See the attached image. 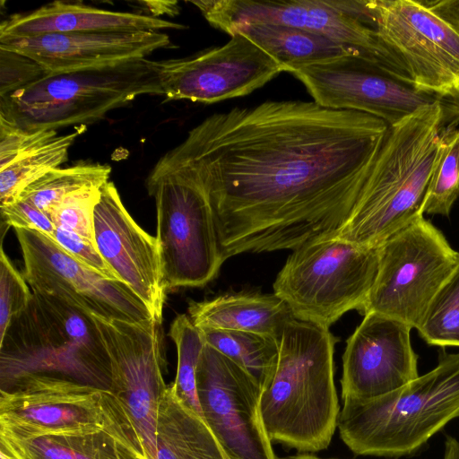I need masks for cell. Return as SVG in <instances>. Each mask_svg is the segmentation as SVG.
Listing matches in <instances>:
<instances>
[{
	"mask_svg": "<svg viewBox=\"0 0 459 459\" xmlns=\"http://www.w3.org/2000/svg\"><path fill=\"white\" fill-rule=\"evenodd\" d=\"M388 125L314 100L214 113L169 152L202 184L224 259L337 238Z\"/></svg>",
	"mask_w": 459,
	"mask_h": 459,
	"instance_id": "1",
	"label": "cell"
},
{
	"mask_svg": "<svg viewBox=\"0 0 459 459\" xmlns=\"http://www.w3.org/2000/svg\"><path fill=\"white\" fill-rule=\"evenodd\" d=\"M459 125V97L423 107L388 126L370 160L359 201L338 238L379 247L423 213L442 139Z\"/></svg>",
	"mask_w": 459,
	"mask_h": 459,
	"instance_id": "2",
	"label": "cell"
},
{
	"mask_svg": "<svg viewBox=\"0 0 459 459\" xmlns=\"http://www.w3.org/2000/svg\"><path fill=\"white\" fill-rule=\"evenodd\" d=\"M328 328L293 318L282 333L274 371L260 408L272 443L299 453L326 449L341 411L334 384V345Z\"/></svg>",
	"mask_w": 459,
	"mask_h": 459,
	"instance_id": "3",
	"label": "cell"
},
{
	"mask_svg": "<svg viewBox=\"0 0 459 459\" xmlns=\"http://www.w3.org/2000/svg\"><path fill=\"white\" fill-rule=\"evenodd\" d=\"M36 377L108 392L112 368L91 316L58 298L32 291L29 306L0 340V391Z\"/></svg>",
	"mask_w": 459,
	"mask_h": 459,
	"instance_id": "4",
	"label": "cell"
},
{
	"mask_svg": "<svg viewBox=\"0 0 459 459\" xmlns=\"http://www.w3.org/2000/svg\"><path fill=\"white\" fill-rule=\"evenodd\" d=\"M342 403L337 429L353 454L412 455L459 417V353H441L432 370L391 393Z\"/></svg>",
	"mask_w": 459,
	"mask_h": 459,
	"instance_id": "5",
	"label": "cell"
},
{
	"mask_svg": "<svg viewBox=\"0 0 459 459\" xmlns=\"http://www.w3.org/2000/svg\"><path fill=\"white\" fill-rule=\"evenodd\" d=\"M91 317L112 368L110 389L101 391L104 429L134 458L157 459V414L168 387L161 323Z\"/></svg>",
	"mask_w": 459,
	"mask_h": 459,
	"instance_id": "6",
	"label": "cell"
},
{
	"mask_svg": "<svg viewBox=\"0 0 459 459\" xmlns=\"http://www.w3.org/2000/svg\"><path fill=\"white\" fill-rule=\"evenodd\" d=\"M143 95L163 96L157 61L48 75L0 98V119L28 131L86 126Z\"/></svg>",
	"mask_w": 459,
	"mask_h": 459,
	"instance_id": "7",
	"label": "cell"
},
{
	"mask_svg": "<svg viewBox=\"0 0 459 459\" xmlns=\"http://www.w3.org/2000/svg\"><path fill=\"white\" fill-rule=\"evenodd\" d=\"M145 186L155 202V237L167 290L205 286L225 259L204 186L169 152L151 169Z\"/></svg>",
	"mask_w": 459,
	"mask_h": 459,
	"instance_id": "8",
	"label": "cell"
},
{
	"mask_svg": "<svg viewBox=\"0 0 459 459\" xmlns=\"http://www.w3.org/2000/svg\"><path fill=\"white\" fill-rule=\"evenodd\" d=\"M379 266V247L338 238L292 250L273 282V293L297 319L328 328L350 310L364 314Z\"/></svg>",
	"mask_w": 459,
	"mask_h": 459,
	"instance_id": "9",
	"label": "cell"
},
{
	"mask_svg": "<svg viewBox=\"0 0 459 459\" xmlns=\"http://www.w3.org/2000/svg\"><path fill=\"white\" fill-rule=\"evenodd\" d=\"M457 255L442 232L419 217L379 246L378 272L363 315L382 314L418 330Z\"/></svg>",
	"mask_w": 459,
	"mask_h": 459,
	"instance_id": "10",
	"label": "cell"
},
{
	"mask_svg": "<svg viewBox=\"0 0 459 459\" xmlns=\"http://www.w3.org/2000/svg\"><path fill=\"white\" fill-rule=\"evenodd\" d=\"M290 74L304 84L317 104L368 114L388 126L423 107L459 97L419 90L384 62L364 53L307 65Z\"/></svg>",
	"mask_w": 459,
	"mask_h": 459,
	"instance_id": "11",
	"label": "cell"
},
{
	"mask_svg": "<svg viewBox=\"0 0 459 459\" xmlns=\"http://www.w3.org/2000/svg\"><path fill=\"white\" fill-rule=\"evenodd\" d=\"M215 29L230 33L237 26L267 23L325 35L358 48L404 73L380 43L369 0H200L189 1Z\"/></svg>",
	"mask_w": 459,
	"mask_h": 459,
	"instance_id": "12",
	"label": "cell"
},
{
	"mask_svg": "<svg viewBox=\"0 0 459 459\" xmlns=\"http://www.w3.org/2000/svg\"><path fill=\"white\" fill-rule=\"evenodd\" d=\"M375 30L411 83L441 96H459V33L414 0H369Z\"/></svg>",
	"mask_w": 459,
	"mask_h": 459,
	"instance_id": "13",
	"label": "cell"
},
{
	"mask_svg": "<svg viewBox=\"0 0 459 459\" xmlns=\"http://www.w3.org/2000/svg\"><path fill=\"white\" fill-rule=\"evenodd\" d=\"M22 274L32 291L58 298L89 316L133 323L153 319L125 282L108 279L74 259L45 233L14 229Z\"/></svg>",
	"mask_w": 459,
	"mask_h": 459,
	"instance_id": "14",
	"label": "cell"
},
{
	"mask_svg": "<svg viewBox=\"0 0 459 459\" xmlns=\"http://www.w3.org/2000/svg\"><path fill=\"white\" fill-rule=\"evenodd\" d=\"M196 391L202 418L229 459H276L262 418L261 386L206 343L196 368Z\"/></svg>",
	"mask_w": 459,
	"mask_h": 459,
	"instance_id": "15",
	"label": "cell"
},
{
	"mask_svg": "<svg viewBox=\"0 0 459 459\" xmlns=\"http://www.w3.org/2000/svg\"><path fill=\"white\" fill-rule=\"evenodd\" d=\"M163 96L211 104L242 97L286 68L243 33L196 55L157 61Z\"/></svg>",
	"mask_w": 459,
	"mask_h": 459,
	"instance_id": "16",
	"label": "cell"
},
{
	"mask_svg": "<svg viewBox=\"0 0 459 459\" xmlns=\"http://www.w3.org/2000/svg\"><path fill=\"white\" fill-rule=\"evenodd\" d=\"M101 391L66 381L26 379L0 391V431L14 440L104 429Z\"/></svg>",
	"mask_w": 459,
	"mask_h": 459,
	"instance_id": "17",
	"label": "cell"
},
{
	"mask_svg": "<svg viewBox=\"0 0 459 459\" xmlns=\"http://www.w3.org/2000/svg\"><path fill=\"white\" fill-rule=\"evenodd\" d=\"M412 328L368 312L348 338L342 355V399L362 401L391 393L419 377Z\"/></svg>",
	"mask_w": 459,
	"mask_h": 459,
	"instance_id": "18",
	"label": "cell"
},
{
	"mask_svg": "<svg viewBox=\"0 0 459 459\" xmlns=\"http://www.w3.org/2000/svg\"><path fill=\"white\" fill-rule=\"evenodd\" d=\"M94 242L103 259L161 323L166 302L160 244L125 207L113 182L100 188L93 218Z\"/></svg>",
	"mask_w": 459,
	"mask_h": 459,
	"instance_id": "19",
	"label": "cell"
},
{
	"mask_svg": "<svg viewBox=\"0 0 459 459\" xmlns=\"http://www.w3.org/2000/svg\"><path fill=\"white\" fill-rule=\"evenodd\" d=\"M171 45L162 31L53 33L0 42V48L26 56L48 75L101 69L136 59Z\"/></svg>",
	"mask_w": 459,
	"mask_h": 459,
	"instance_id": "20",
	"label": "cell"
},
{
	"mask_svg": "<svg viewBox=\"0 0 459 459\" xmlns=\"http://www.w3.org/2000/svg\"><path fill=\"white\" fill-rule=\"evenodd\" d=\"M186 28L184 24L148 14L106 10L80 2L55 1L3 21L0 42L53 33L160 31Z\"/></svg>",
	"mask_w": 459,
	"mask_h": 459,
	"instance_id": "21",
	"label": "cell"
},
{
	"mask_svg": "<svg viewBox=\"0 0 459 459\" xmlns=\"http://www.w3.org/2000/svg\"><path fill=\"white\" fill-rule=\"evenodd\" d=\"M187 311L198 329L248 332L279 341L286 325L295 318L288 305L274 293H227L212 299L190 301Z\"/></svg>",
	"mask_w": 459,
	"mask_h": 459,
	"instance_id": "22",
	"label": "cell"
},
{
	"mask_svg": "<svg viewBox=\"0 0 459 459\" xmlns=\"http://www.w3.org/2000/svg\"><path fill=\"white\" fill-rule=\"evenodd\" d=\"M156 455L157 459H229L204 419L177 397L171 384L159 404Z\"/></svg>",
	"mask_w": 459,
	"mask_h": 459,
	"instance_id": "23",
	"label": "cell"
},
{
	"mask_svg": "<svg viewBox=\"0 0 459 459\" xmlns=\"http://www.w3.org/2000/svg\"><path fill=\"white\" fill-rule=\"evenodd\" d=\"M238 32L261 47L288 73L307 65L349 54L364 53L325 35L295 27L248 23L235 27L229 35Z\"/></svg>",
	"mask_w": 459,
	"mask_h": 459,
	"instance_id": "24",
	"label": "cell"
},
{
	"mask_svg": "<svg viewBox=\"0 0 459 459\" xmlns=\"http://www.w3.org/2000/svg\"><path fill=\"white\" fill-rule=\"evenodd\" d=\"M85 127L78 126L69 134H56L29 149L0 169V207L13 204L27 186L59 168L67 160L75 138Z\"/></svg>",
	"mask_w": 459,
	"mask_h": 459,
	"instance_id": "25",
	"label": "cell"
},
{
	"mask_svg": "<svg viewBox=\"0 0 459 459\" xmlns=\"http://www.w3.org/2000/svg\"><path fill=\"white\" fill-rule=\"evenodd\" d=\"M13 440L29 459H136L105 429Z\"/></svg>",
	"mask_w": 459,
	"mask_h": 459,
	"instance_id": "26",
	"label": "cell"
},
{
	"mask_svg": "<svg viewBox=\"0 0 459 459\" xmlns=\"http://www.w3.org/2000/svg\"><path fill=\"white\" fill-rule=\"evenodd\" d=\"M204 342L246 370L261 386L271 378L278 359L280 341L267 335L223 329H199Z\"/></svg>",
	"mask_w": 459,
	"mask_h": 459,
	"instance_id": "27",
	"label": "cell"
},
{
	"mask_svg": "<svg viewBox=\"0 0 459 459\" xmlns=\"http://www.w3.org/2000/svg\"><path fill=\"white\" fill-rule=\"evenodd\" d=\"M110 172V166L99 163L57 168L27 186L17 200L28 201L48 215L67 196L101 188L109 181Z\"/></svg>",
	"mask_w": 459,
	"mask_h": 459,
	"instance_id": "28",
	"label": "cell"
},
{
	"mask_svg": "<svg viewBox=\"0 0 459 459\" xmlns=\"http://www.w3.org/2000/svg\"><path fill=\"white\" fill-rule=\"evenodd\" d=\"M169 335L178 354L177 373L171 384L177 397L202 417L196 391V368L205 344L201 331L188 315H178L170 325Z\"/></svg>",
	"mask_w": 459,
	"mask_h": 459,
	"instance_id": "29",
	"label": "cell"
},
{
	"mask_svg": "<svg viewBox=\"0 0 459 459\" xmlns=\"http://www.w3.org/2000/svg\"><path fill=\"white\" fill-rule=\"evenodd\" d=\"M459 196V129L443 137L438 157L429 178L423 213L448 216Z\"/></svg>",
	"mask_w": 459,
	"mask_h": 459,
	"instance_id": "30",
	"label": "cell"
},
{
	"mask_svg": "<svg viewBox=\"0 0 459 459\" xmlns=\"http://www.w3.org/2000/svg\"><path fill=\"white\" fill-rule=\"evenodd\" d=\"M418 332L430 345L459 347V252L456 267L432 300Z\"/></svg>",
	"mask_w": 459,
	"mask_h": 459,
	"instance_id": "31",
	"label": "cell"
},
{
	"mask_svg": "<svg viewBox=\"0 0 459 459\" xmlns=\"http://www.w3.org/2000/svg\"><path fill=\"white\" fill-rule=\"evenodd\" d=\"M100 197V188L77 192L54 207L48 216L56 228L73 231L94 242L93 218Z\"/></svg>",
	"mask_w": 459,
	"mask_h": 459,
	"instance_id": "32",
	"label": "cell"
},
{
	"mask_svg": "<svg viewBox=\"0 0 459 459\" xmlns=\"http://www.w3.org/2000/svg\"><path fill=\"white\" fill-rule=\"evenodd\" d=\"M32 297V290L5 254L0 248V340L12 320L24 311Z\"/></svg>",
	"mask_w": 459,
	"mask_h": 459,
	"instance_id": "33",
	"label": "cell"
},
{
	"mask_svg": "<svg viewBox=\"0 0 459 459\" xmlns=\"http://www.w3.org/2000/svg\"><path fill=\"white\" fill-rule=\"evenodd\" d=\"M0 98L38 82L48 74L34 60L0 48Z\"/></svg>",
	"mask_w": 459,
	"mask_h": 459,
	"instance_id": "34",
	"label": "cell"
},
{
	"mask_svg": "<svg viewBox=\"0 0 459 459\" xmlns=\"http://www.w3.org/2000/svg\"><path fill=\"white\" fill-rule=\"evenodd\" d=\"M52 239L76 261L106 278L118 280L93 241L62 228H56Z\"/></svg>",
	"mask_w": 459,
	"mask_h": 459,
	"instance_id": "35",
	"label": "cell"
},
{
	"mask_svg": "<svg viewBox=\"0 0 459 459\" xmlns=\"http://www.w3.org/2000/svg\"><path fill=\"white\" fill-rule=\"evenodd\" d=\"M57 134L56 131H28L0 119V169L35 145Z\"/></svg>",
	"mask_w": 459,
	"mask_h": 459,
	"instance_id": "36",
	"label": "cell"
},
{
	"mask_svg": "<svg viewBox=\"0 0 459 459\" xmlns=\"http://www.w3.org/2000/svg\"><path fill=\"white\" fill-rule=\"evenodd\" d=\"M0 210L2 223L7 227L39 230L52 238L56 227L51 219L30 202L16 200Z\"/></svg>",
	"mask_w": 459,
	"mask_h": 459,
	"instance_id": "37",
	"label": "cell"
},
{
	"mask_svg": "<svg viewBox=\"0 0 459 459\" xmlns=\"http://www.w3.org/2000/svg\"><path fill=\"white\" fill-rule=\"evenodd\" d=\"M422 2L459 33V0H424Z\"/></svg>",
	"mask_w": 459,
	"mask_h": 459,
	"instance_id": "38",
	"label": "cell"
},
{
	"mask_svg": "<svg viewBox=\"0 0 459 459\" xmlns=\"http://www.w3.org/2000/svg\"><path fill=\"white\" fill-rule=\"evenodd\" d=\"M148 15L160 18V15L176 16L179 13L177 1H142L139 2Z\"/></svg>",
	"mask_w": 459,
	"mask_h": 459,
	"instance_id": "39",
	"label": "cell"
},
{
	"mask_svg": "<svg viewBox=\"0 0 459 459\" xmlns=\"http://www.w3.org/2000/svg\"><path fill=\"white\" fill-rule=\"evenodd\" d=\"M0 459H29L19 446L0 431Z\"/></svg>",
	"mask_w": 459,
	"mask_h": 459,
	"instance_id": "40",
	"label": "cell"
},
{
	"mask_svg": "<svg viewBox=\"0 0 459 459\" xmlns=\"http://www.w3.org/2000/svg\"><path fill=\"white\" fill-rule=\"evenodd\" d=\"M443 459H459V441L452 436L446 438Z\"/></svg>",
	"mask_w": 459,
	"mask_h": 459,
	"instance_id": "41",
	"label": "cell"
},
{
	"mask_svg": "<svg viewBox=\"0 0 459 459\" xmlns=\"http://www.w3.org/2000/svg\"><path fill=\"white\" fill-rule=\"evenodd\" d=\"M276 459H336V458H321L309 453H298L287 456H277Z\"/></svg>",
	"mask_w": 459,
	"mask_h": 459,
	"instance_id": "42",
	"label": "cell"
}]
</instances>
